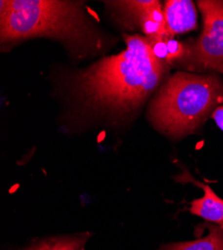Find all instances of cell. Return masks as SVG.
Instances as JSON below:
<instances>
[{"mask_svg": "<svg viewBox=\"0 0 223 250\" xmlns=\"http://www.w3.org/2000/svg\"><path fill=\"white\" fill-rule=\"evenodd\" d=\"M126 48L78 71L70 91L86 113L110 123L132 118L166 79L169 65L151 52L145 36L124 35Z\"/></svg>", "mask_w": 223, "mask_h": 250, "instance_id": "obj_1", "label": "cell"}, {"mask_svg": "<svg viewBox=\"0 0 223 250\" xmlns=\"http://www.w3.org/2000/svg\"><path fill=\"white\" fill-rule=\"evenodd\" d=\"M84 1L2 0L0 1V43L5 51L27 39L58 41L79 59L103 48L101 31L86 12Z\"/></svg>", "mask_w": 223, "mask_h": 250, "instance_id": "obj_2", "label": "cell"}, {"mask_svg": "<svg viewBox=\"0 0 223 250\" xmlns=\"http://www.w3.org/2000/svg\"><path fill=\"white\" fill-rule=\"evenodd\" d=\"M222 103L220 75L178 71L167 77L154 93L147 117L158 132L178 140L197 132Z\"/></svg>", "mask_w": 223, "mask_h": 250, "instance_id": "obj_3", "label": "cell"}, {"mask_svg": "<svg viewBox=\"0 0 223 250\" xmlns=\"http://www.w3.org/2000/svg\"><path fill=\"white\" fill-rule=\"evenodd\" d=\"M203 28L198 38L186 43V56L178 66L188 72L223 75V0H199Z\"/></svg>", "mask_w": 223, "mask_h": 250, "instance_id": "obj_4", "label": "cell"}, {"mask_svg": "<svg viewBox=\"0 0 223 250\" xmlns=\"http://www.w3.org/2000/svg\"><path fill=\"white\" fill-rule=\"evenodd\" d=\"M122 14L124 21L139 27L146 37L165 35V17L163 7L157 0L106 2Z\"/></svg>", "mask_w": 223, "mask_h": 250, "instance_id": "obj_5", "label": "cell"}, {"mask_svg": "<svg viewBox=\"0 0 223 250\" xmlns=\"http://www.w3.org/2000/svg\"><path fill=\"white\" fill-rule=\"evenodd\" d=\"M178 182H192L203 190L204 194L201 198L193 200L190 204L189 211L191 214L199 216L208 222H212L223 227V199L220 198L207 184L196 181L188 172L184 170L174 177Z\"/></svg>", "mask_w": 223, "mask_h": 250, "instance_id": "obj_6", "label": "cell"}, {"mask_svg": "<svg viewBox=\"0 0 223 250\" xmlns=\"http://www.w3.org/2000/svg\"><path fill=\"white\" fill-rule=\"evenodd\" d=\"M163 11L165 36L174 38L197 28V11L191 0H167Z\"/></svg>", "mask_w": 223, "mask_h": 250, "instance_id": "obj_7", "label": "cell"}, {"mask_svg": "<svg viewBox=\"0 0 223 250\" xmlns=\"http://www.w3.org/2000/svg\"><path fill=\"white\" fill-rule=\"evenodd\" d=\"M146 40L152 54L169 66L180 64L186 56V43L175 38L164 35L146 37Z\"/></svg>", "mask_w": 223, "mask_h": 250, "instance_id": "obj_8", "label": "cell"}, {"mask_svg": "<svg viewBox=\"0 0 223 250\" xmlns=\"http://www.w3.org/2000/svg\"><path fill=\"white\" fill-rule=\"evenodd\" d=\"M208 234L193 241L162 244L158 250H223V227L206 222Z\"/></svg>", "mask_w": 223, "mask_h": 250, "instance_id": "obj_9", "label": "cell"}, {"mask_svg": "<svg viewBox=\"0 0 223 250\" xmlns=\"http://www.w3.org/2000/svg\"><path fill=\"white\" fill-rule=\"evenodd\" d=\"M88 237V233L50 237L25 250H82Z\"/></svg>", "mask_w": 223, "mask_h": 250, "instance_id": "obj_10", "label": "cell"}, {"mask_svg": "<svg viewBox=\"0 0 223 250\" xmlns=\"http://www.w3.org/2000/svg\"><path fill=\"white\" fill-rule=\"evenodd\" d=\"M211 118L216 122L217 126L223 131V103L214 111Z\"/></svg>", "mask_w": 223, "mask_h": 250, "instance_id": "obj_11", "label": "cell"}]
</instances>
